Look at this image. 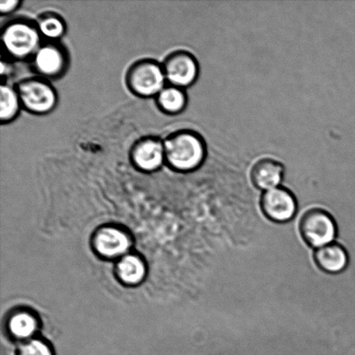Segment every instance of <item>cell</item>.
Instances as JSON below:
<instances>
[{
    "mask_svg": "<svg viewBox=\"0 0 355 355\" xmlns=\"http://www.w3.org/2000/svg\"><path fill=\"white\" fill-rule=\"evenodd\" d=\"M166 163L178 173H191L200 169L207 158V144L202 135L182 128L164 137Z\"/></svg>",
    "mask_w": 355,
    "mask_h": 355,
    "instance_id": "obj_1",
    "label": "cell"
},
{
    "mask_svg": "<svg viewBox=\"0 0 355 355\" xmlns=\"http://www.w3.org/2000/svg\"><path fill=\"white\" fill-rule=\"evenodd\" d=\"M1 40L3 52L15 60L33 58L42 45L37 24L23 19L6 23L2 27Z\"/></svg>",
    "mask_w": 355,
    "mask_h": 355,
    "instance_id": "obj_2",
    "label": "cell"
},
{
    "mask_svg": "<svg viewBox=\"0 0 355 355\" xmlns=\"http://www.w3.org/2000/svg\"><path fill=\"white\" fill-rule=\"evenodd\" d=\"M128 155L132 165L139 171L144 173L159 172L166 166L164 137L153 135L148 131L145 134L139 130L138 134L132 130Z\"/></svg>",
    "mask_w": 355,
    "mask_h": 355,
    "instance_id": "obj_3",
    "label": "cell"
},
{
    "mask_svg": "<svg viewBox=\"0 0 355 355\" xmlns=\"http://www.w3.org/2000/svg\"><path fill=\"white\" fill-rule=\"evenodd\" d=\"M166 78L162 64L154 59H142L131 65L126 75L130 92L141 99H155L166 87Z\"/></svg>",
    "mask_w": 355,
    "mask_h": 355,
    "instance_id": "obj_4",
    "label": "cell"
},
{
    "mask_svg": "<svg viewBox=\"0 0 355 355\" xmlns=\"http://www.w3.org/2000/svg\"><path fill=\"white\" fill-rule=\"evenodd\" d=\"M16 89L23 109L27 112L36 116H45L58 106L57 92L46 79L40 76L22 80L17 83Z\"/></svg>",
    "mask_w": 355,
    "mask_h": 355,
    "instance_id": "obj_5",
    "label": "cell"
},
{
    "mask_svg": "<svg viewBox=\"0 0 355 355\" xmlns=\"http://www.w3.org/2000/svg\"><path fill=\"white\" fill-rule=\"evenodd\" d=\"M299 232L304 241L316 250L335 242L338 228L329 211L322 208H312L302 215Z\"/></svg>",
    "mask_w": 355,
    "mask_h": 355,
    "instance_id": "obj_6",
    "label": "cell"
},
{
    "mask_svg": "<svg viewBox=\"0 0 355 355\" xmlns=\"http://www.w3.org/2000/svg\"><path fill=\"white\" fill-rule=\"evenodd\" d=\"M169 85L186 89L193 86L200 76V64L193 54L187 51H176L162 62Z\"/></svg>",
    "mask_w": 355,
    "mask_h": 355,
    "instance_id": "obj_7",
    "label": "cell"
},
{
    "mask_svg": "<svg viewBox=\"0 0 355 355\" xmlns=\"http://www.w3.org/2000/svg\"><path fill=\"white\" fill-rule=\"evenodd\" d=\"M260 207L269 220L284 224L295 217L298 204L295 194L287 187L280 186L263 191L260 198Z\"/></svg>",
    "mask_w": 355,
    "mask_h": 355,
    "instance_id": "obj_8",
    "label": "cell"
},
{
    "mask_svg": "<svg viewBox=\"0 0 355 355\" xmlns=\"http://www.w3.org/2000/svg\"><path fill=\"white\" fill-rule=\"evenodd\" d=\"M31 61L34 71L40 78L46 80L62 78L69 66L67 52L55 42L42 44Z\"/></svg>",
    "mask_w": 355,
    "mask_h": 355,
    "instance_id": "obj_9",
    "label": "cell"
},
{
    "mask_svg": "<svg viewBox=\"0 0 355 355\" xmlns=\"http://www.w3.org/2000/svg\"><path fill=\"white\" fill-rule=\"evenodd\" d=\"M285 166L273 158L259 159L250 171V180L257 189L266 191L281 186L284 179Z\"/></svg>",
    "mask_w": 355,
    "mask_h": 355,
    "instance_id": "obj_10",
    "label": "cell"
},
{
    "mask_svg": "<svg viewBox=\"0 0 355 355\" xmlns=\"http://www.w3.org/2000/svg\"><path fill=\"white\" fill-rule=\"evenodd\" d=\"M313 259L315 266L323 272L328 274L342 273L349 266V263L347 250L336 242L315 250Z\"/></svg>",
    "mask_w": 355,
    "mask_h": 355,
    "instance_id": "obj_11",
    "label": "cell"
},
{
    "mask_svg": "<svg viewBox=\"0 0 355 355\" xmlns=\"http://www.w3.org/2000/svg\"><path fill=\"white\" fill-rule=\"evenodd\" d=\"M155 102L162 114L168 116H175L186 110L188 96L186 89L168 85L155 97Z\"/></svg>",
    "mask_w": 355,
    "mask_h": 355,
    "instance_id": "obj_12",
    "label": "cell"
},
{
    "mask_svg": "<svg viewBox=\"0 0 355 355\" xmlns=\"http://www.w3.org/2000/svg\"><path fill=\"white\" fill-rule=\"evenodd\" d=\"M130 240L123 232L116 229L103 230L96 238V248L103 256L113 257L127 252Z\"/></svg>",
    "mask_w": 355,
    "mask_h": 355,
    "instance_id": "obj_13",
    "label": "cell"
},
{
    "mask_svg": "<svg viewBox=\"0 0 355 355\" xmlns=\"http://www.w3.org/2000/svg\"><path fill=\"white\" fill-rule=\"evenodd\" d=\"M23 109L19 93L7 83L0 87V121L2 125L9 124L19 117Z\"/></svg>",
    "mask_w": 355,
    "mask_h": 355,
    "instance_id": "obj_14",
    "label": "cell"
},
{
    "mask_svg": "<svg viewBox=\"0 0 355 355\" xmlns=\"http://www.w3.org/2000/svg\"><path fill=\"white\" fill-rule=\"evenodd\" d=\"M36 24L42 37L47 38L50 42L61 40L67 30L62 17L54 13L44 14Z\"/></svg>",
    "mask_w": 355,
    "mask_h": 355,
    "instance_id": "obj_15",
    "label": "cell"
},
{
    "mask_svg": "<svg viewBox=\"0 0 355 355\" xmlns=\"http://www.w3.org/2000/svg\"><path fill=\"white\" fill-rule=\"evenodd\" d=\"M118 272L121 279L127 284H138L145 276L144 264L138 257L128 256L121 261Z\"/></svg>",
    "mask_w": 355,
    "mask_h": 355,
    "instance_id": "obj_16",
    "label": "cell"
},
{
    "mask_svg": "<svg viewBox=\"0 0 355 355\" xmlns=\"http://www.w3.org/2000/svg\"><path fill=\"white\" fill-rule=\"evenodd\" d=\"M37 323L33 316L26 313L14 315L10 322V329L14 336L19 338H28L36 331Z\"/></svg>",
    "mask_w": 355,
    "mask_h": 355,
    "instance_id": "obj_17",
    "label": "cell"
},
{
    "mask_svg": "<svg viewBox=\"0 0 355 355\" xmlns=\"http://www.w3.org/2000/svg\"><path fill=\"white\" fill-rule=\"evenodd\" d=\"M19 355H53L47 345L40 340H31L21 347Z\"/></svg>",
    "mask_w": 355,
    "mask_h": 355,
    "instance_id": "obj_18",
    "label": "cell"
},
{
    "mask_svg": "<svg viewBox=\"0 0 355 355\" xmlns=\"http://www.w3.org/2000/svg\"><path fill=\"white\" fill-rule=\"evenodd\" d=\"M21 5H22V2L19 0H1L0 1V12L2 16L10 15V14L15 12Z\"/></svg>",
    "mask_w": 355,
    "mask_h": 355,
    "instance_id": "obj_19",
    "label": "cell"
}]
</instances>
